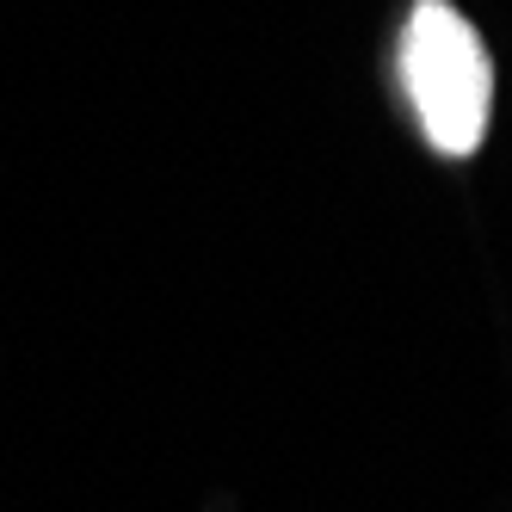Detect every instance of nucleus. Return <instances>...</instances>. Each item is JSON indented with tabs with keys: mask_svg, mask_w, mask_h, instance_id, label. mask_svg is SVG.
Returning <instances> with one entry per match:
<instances>
[{
	"mask_svg": "<svg viewBox=\"0 0 512 512\" xmlns=\"http://www.w3.org/2000/svg\"><path fill=\"white\" fill-rule=\"evenodd\" d=\"M401 93L414 124L445 161H469L488 142L494 118V56L451 0H414L395 50Z\"/></svg>",
	"mask_w": 512,
	"mask_h": 512,
	"instance_id": "f257e3e1",
	"label": "nucleus"
}]
</instances>
